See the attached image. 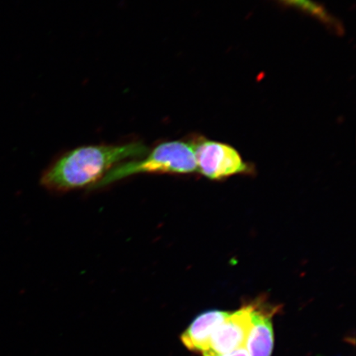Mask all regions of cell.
Returning <instances> with one entry per match:
<instances>
[{"label": "cell", "instance_id": "1", "mask_svg": "<svg viewBox=\"0 0 356 356\" xmlns=\"http://www.w3.org/2000/svg\"><path fill=\"white\" fill-rule=\"evenodd\" d=\"M149 149L140 142L122 145L79 147L68 151L42 172L40 184L53 193L92 188L111 169L124 162L143 157Z\"/></svg>", "mask_w": 356, "mask_h": 356}, {"label": "cell", "instance_id": "2", "mask_svg": "<svg viewBox=\"0 0 356 356\" xmlns=\"http://www.w3.org/2000/svg\"><path fill=\"white\" fill-rule=\"evenodd\" d=\"M198 172L193 140L163 142L143 157L119 164L91 189H99L137 175H186Z\"/></svg>", "mask_w": 356, "mask_h": 356}, {"label": "cell", "instance_id": "3", "mask_svg": "<svg viewBox=\"0 0 356 356\" xmlns=\"http://www.w3.org/2000/svg\"><path fill=\"white\" fill-rule=\"evenodd\" d=\"M193 142L198 172L209 179L220 180L252 172L251 166L232 146L204 139Z\"/></svg>", "mask_w": 356, "mask_h": 356}, {"label": "cell", "instance_id": "4", "mask_svg": "<svg viewBox=\"0 0 356 356\" xmlns=\"http://www.w3.org/2000/svg\"><path fill=\"white\" fill-rule=\"evenodd\" d=\"M254 302L245 305L241 309L230 313L211 338L203 356H220L246 346L252 327V315Z\"/></svg>", "mask_w": 356, "mask_h": 356}, {"label": "cell", "instance_id": "5", "mask_svg": "<svg viewBox=\"0 0 356 356\" xmlns=\"http://www.w3.org/2000/svg\"><path fill=\"white\" fill-rule=\"evenodd\" d=\"M278 309L271 308L264 301L254 302L252 315V327L247 340L250 356H270L274 346V332L271 318Z\"/></svg>", "mask_w": 356, "mask_h": 356}, {"label": "cell", "instance_id": "6", "mask_svg": "<svg viewBox=\"0 0 356 356\" xmlns=\"http://www.w3.org/2000/svg\"><path fill=\"white\" fill-rule=\"evenodd\" d=\"M230 312L209 310L195 318L182 333V343L191 351L204 353L216 328L225 321Z\"/></svg>", "mask_w": 356, "mask_h": 356}, {"label": "cell", "instance_id": "7", "mask_svg": "<svg viewBox=\"0 0 356 356\" xmlns=\"http://www.w3.org/2000/svg\"><path fill=\"white\" fill-rule=\"evenodd\" d=\"M284 3L289 4V6L299 8L302 11L309 13L318 19L325 22H329L327 13L324 10L321 6H318L317 3L312 1V0H282Z\"/></svg>", "mask_w": 356, "mask_h": 356}, {"label": "cell", "instance_id": "8", "mask_svg": "<svg viewBox=\"0 0 356 356\" xmlns=\"http://www.w3.org/2000/svg\"><path fill=\"white\" fill-rule=\"evenodd\" d=\"M220 356H250L248 354V351L247 350L246 346L240 347V348L236 349L233 351H231L229 353H227L225 355H222Z\"/></svg>", "mask_w": 356, "mask_h": 356}]
</instances>
